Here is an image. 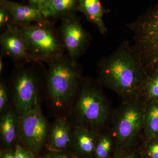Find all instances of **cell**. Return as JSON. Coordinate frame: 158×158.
Wrapping results in <instances>:
<instances>
[{
  "label": "cell",
  "mask_w": 158,
  "mask_h": 158,
  "mask_svg": "<svg viewBox=\"0 0 158 158\" xmlns=\"http://www.w3.org/2000/svg\"><path fill=\"white\" fill-rule=\"evenodd\" d=\"M100 85L129 100L141 96L147 79L146 72L129 45L122 46L100 62Z\"/></svg>",
  "instance_id": "cell-1"
},
{
  "label": "cell",
  "mask_w": 158,
  "mask_h": 158,
  "mask_svg": "<svg viewBox=\"0 0 158 158\" xmlns=\"http://www.w3.org/2000/svg\"><path fill=\"white\" fill-rule=\"evenodd\" d=\"M110 117V105L99 86L81 79L67 117L70 124L100 134L106 130Z\"/></svg>",
  "instance_id": "cell-2"
},
{
  "label": "cell",
  "mask_w": 158,
  "mask_h": 158,
  "mask_svg": "<svg viewBox=\"0 0 158 158\" xmlns=\"http://www.w3.org/2000/svg\"><path fill=\"white\" fill-rule=\"evenodd\" d=\"M48 64L45 98L48 112L55 118L67 117L81 80V71L77 62L63 56Z\"/></svg>",
  "instance_id": "cell-3"
},
{
  "label": "cell",
  "mask_w": 158,
  "mask_h": 158,
  "mask_svg": "<svg viewBox=\"0 0 158 158\" xmlns=\"http://www.w3.org/2000/svg\"><path fill=\"white\" fill-rule=\"evenodd\" d=\"M14 24L24 40L32 62L48 63L63 56L65 48L50 23Z\"/></svg>",
  "instance_id": "cell-4"
},
{
  "label": "cell",
  "mask_w": 158,
  "mask_h": 158,
  "mask_svg": "<svg viewBox=\"0 0 158 158\" xmlns=\"http://www.w3.org/2000/svg\"><path fill=\"white\" fill-rule=\"evenodd\" d=\"M131 28L136 43L132 49L144 70L158 68V3Z\"/></svg>",
  "instance_id": "cell-5"
},
{
  "label": "cell",
  "mask_w": 158,
  "mask_h": 158,
  "mask_svg": "<svg viewBox=\"0 0 158 158\" xmlns=\"http://www.w3.org/2000/svg\"><path fill=\"white\" fill-rule=\"evenodd\" d=\"M145 103L140 96L123 101L117 110L111 131L118 144H129L143 134Z\"/></svg>",
  "instance_id": "cell-6"
},
{
  "label": "cell",
  "mask_w": 158,
  "mask_h": 158,
  "mask_svg": "<svg viewBox=\"0 0 158 158\" xmlns=\"http://www.w3.org/2000/svg\"><path fill=\"white\" fill-rule=\"evenodd\" d=\"M11 104L19 117L40 105L41 92L39 80L34 71L20 66L11 79Z\"/></svg>",
  "instance_id": "cell-7"
},
{
  "label": "cell",
  "mask_w": 158,
  "mask_h": 158,
  "mask_svg": "<svg viewBox=\"0 0 158 158\" xmlns=\"http://www.w3.org/2000/svg\"><path fill=\"white\" fill-rule=\"evenodd\" d=\"M49 127L40 105L20 117L19 143L37 156L46 144Z\"/></svg>",
  "instance_id": "cell-8"
},
{
  "label": "cell",
  "mask_w": 158,
  "mask_h": 158,
  "mask_svg": "<svg viewBox=\"0 0 158 158\" xmlns=\"http://www.w3.org/2000/svg\"><path fill=\"white\" fill-rule=\"evenodd\" d=\"M61 33V40L69 59L77 62V59L87 45L88 36L75 13L62 17Z\"/></svg>",
  "instance_id": "cell-9"
},
{
  "label": "cell",
  "mask_w": 158,
  "mask_h": 158,
  "mask_svg": "<svg viewBox=\"0 0 158 158\" xmlns=\"http://www.w3.org/2000/svg\"><path fill=\"white\" fill-rule=\"evenodd\" d=\"M2 54L9 56L22 66L24 63L32 62L24 40L13 23L9 25L0 37Z\"/></svg>",
  "instance_id": "cell-10"
},
{
  "label": "cell",
  "mask_w": 158,
  "mask_h": 158,
  "mask_svg": "<svg viewBox=\"0 0 158 158\" xmlns=\"http://www.w3.org/2000/svg\"><path fill=\"white\" fill-rule=\"evenodd\" d=\"M73 141V127L67 117L55 118L49 127L46 144L49 151H69Z\"/></svg>",
  "instance_id": "cell-11"
},
{
  "label": "cell",
  "mask_w": 158,
  "mask_h": 158,
  "mask_svg": "<svg viewBox=\"0 0 158 158\" xmlns=\"http://www.w3.org/2000/svg\"><path fill=\"white\" fill-rule=\"evenodd\" d=\"M0 116L2 148H14L19 143L20 117L11 105Z\"/></svg>",
  "instance_id": "cell-12"
},
{
  "label": "cell",
  "mask_w": 158,
  "mask_h": 158,
  "mask_svg": "<svg viewBox=\"0 0 158 158\" xmlns=\"http://www.w3.org/2000/svg\"><path fill=\"white\" fill-rule=\"evenodd\" d=\"M0 4L10 12L12 16V23L27 25L34 23H49L39 9L31 5H23L9 0H0Z\"/></svg>",
  "instance_id": "cell-13"
},
{
  "label": "cell",
  "mask_w": 158,
  "mask_h": 158,
  "mask_svg": "<svg viewBox=\"0 0 158 158\" xmlns=\"http://www.w3.org/2000/svg\"><path fill=\"white\" fill-rule=\"evenodd\" d=\"M99 134L79 127H73V141L72 148L79 154L89 156L94 155Z\"/></svg>",
  "instance_id": "cell-14"
},
{
  "label": "cell",
  "mask_w": 158,
  "mask_h": 158,
  "mask_svg": "<svg viewBox=\"0 0 158 158\" xmlns=\"http://www.w3.org/2000/svg\"><path fill=\"white\" fill-rule=\"evenodd\" d=\"M77 11L83 13L88 21L95 24L101 34L104 35L107 32L103 21L104 10L101 0H78Z\"/></svg>",
  "instance_id": "cell-15"
},
{
  "label": "cell",
  "mask_w": 158,
  "mask_h": 158,
  "mask_svg": "<svg viewBox=\"0 0 158 158\" xmlns=\"http://www.w3.org/2000/svg\"><path fill=\"white\" fill-rule=\"evenodd\" d=\"M78 0H50L41 10L44 16L48 18H56L77 11Z\"/></svg>",
  "instance_id": "cell-16"
},
{
  "label": "cell",
  "mask_w": 158,
  "mask_h": 158,
  "mask_svg": "<svg viewBox=\"0 0 158 158\" xmlns=\"http://www.w3.org/2000/svg\"><path fill=\"white\" fill-rule=\"evenodd\" d=\"M147 140L158 137V100L145 103L143 134Z\"/></svg>",
  "instance_id": "cell-17"
},
{
  "label": "cell",
  "mask_w": 158,
  "mask_h": 158,
  "mask_svg": "<svg viewBox=\"0 0 158 158\" xmlns=\"http://www.w3.org/2000/svg\"><path fill=\"white\" fill-rule=\"evenodd\" d=\"M113 140L111 131H105L99 134L94 152L95 158H107L112 149Z\"/></svg>",
  "instance_id": "cell-18"
},
{
  "label": "cell",
  "mask_w": 158,
  "mask_h": 158,
  "mask_svg": "<svg viewBox=\"0 0 158 158\" xmlns=\"http://www.w3.org/2000/svg\"><path fill=\"white\" fill-rule=\"evenodd\" d=\"M141 97L148 101L158 100V71L147 77L143 86Z\"/></svg>",
  "instance_id": "cell-19"
},
{
  "label": "cell",
  "mask_w": 158,
  "mask_h": 158,
  "mask_svg": "<svg viewBox=\"0 0 158 158\" xmlns=\"http://www.w3.org/2000/svg\"><path fill=\"white\" fill-rule=\"evenodd\" d=\"M11 105L9 86L6 81L2 79L0 81V114L5 112Z\"/></svg>",
  "instance_id": "cell-20"
},
{
  "label": "cell",
  "mask_w": 158,
  "mask_h": 158,
  "mask_svg": "<svg viewBox=\"0 0 158 158\" xmlns=\"http://www.w3.org/2000/svg\"><path fill=\"white\" fill-rule=\"evenodd\" d=\"M12 23V16L10 12L6 7L0 4V28L6 29Z\"/></svg>",
  "instance_id": "cell-21"
},
{
  "label": "cell",
  "mask_w": 158,
  "mask_h": 158,
  "mask_svg": "<svg viewBox=\"0 0 158 158\" xmlns=\"http://www.w3.org/2000/svg\"><path fill=\"white\" fill-rule=\"evenodd\" d=\"M15 150L16 158H37L34 152L19 143L15 145Z\"/></svg>",
  "instance_id": "cell-22"
},
{
  "label": "cell",
  "mask_w": 158,
  "mask_h": 158,
  "mask_svg": "<svg viewBox=\"0 0 158 158\" xmlns=\"http://www.w3.org/2000/svg\"><path fill=\"white\" fill-rule=\"evenodd\" d=\"M43 158H77L69 151H49Z\"/></svg>",
  "instance_id": "cell-23"
},
{
  "label": "cell",
  "mask_w": 158,
  "mask_h": 158,
  "mask_svg": "<svg viewBox=\"0 0 158 158\" xmlns=\"http://www.w3.org/2000/svg\"><path fill=\"white\" fill-rule=\"evenodd\" d=\"M0 158H16L14 148H2Z\"/></svg>",
  "instance_id": "cell-24"
},
{
  "label": "cell",
  "mask_w": 158,
  "mask_h": 158,
  "mask_svg": "<svg viewBox=\"0 0 158 158\" xmlns=\"http://www.w3.org/2000/svg\"><path fill=\"white\" fill-rule=\"evenodd\" d=\"M148 153L151 158H158V141L150 144L148 148Z\"/></svg>",
  "instance_id": "cell-25"
},
{
  "label": "cell",
  "mask_w": 158,
  "mask_h": 158,
  "mask_svg": "<svg viewBox=\"0 0 158 158\" xmlns=\"http://www.w3.org/2000/svg\"><path fill=\"white\" fill-rule=\"evenodd\" d=\"M29 2V5L39 9H41L47 4L50 0H27Z\"/></svg>",
  "instance_id": "cell-26"
},
{
  "label": "cell",
  "mask_w": 158,
  "mask_h": 158,
  "mask_svg": "<svg viewBox=\"0 0 158 158\" xmlns=\"http://www.w3.org/2000/svg\"><path fill=\"white\" fill-rule=\"evenodd\" d=\"M3 55L2 54V56H1V58H0V73H2L3 70V68H4V64H3L2 57Z\"/></svg>",
  "instance_id": "cell-27"
},
{
  "label": "cell",
  "mask_w": 158,
  "mask_h": 158,
  "mask_svg": "<svg viewBox=\"0 0 158 158\" xmlns=\"http://www.w3.org/2000/svg\"><path fill=\"white\" fill-rule=\"evenodd\" d=\"M123 158H136V154L135 152L131 153L128 155L126 156Z\"/></svg>",
  "instance_id": "cell-28"
}]
</instances>
